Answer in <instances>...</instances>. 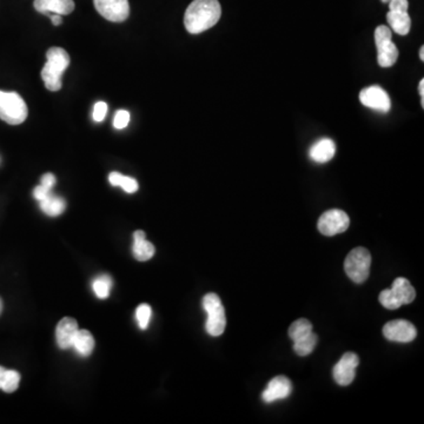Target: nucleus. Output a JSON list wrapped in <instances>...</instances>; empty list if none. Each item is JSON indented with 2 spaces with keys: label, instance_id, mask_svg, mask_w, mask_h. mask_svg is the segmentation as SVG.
Instances as JSON below:
<instances>
[{
  "label": "nucleus",
  "instance_id": "obj_33",
  "mask_svg": "<svg viewBox=\"0 0 424 424\" xmlns=\"http://www.w3.org/2000/svg\"><path fill=\"white\" fill-rule=\"evenodd\" d=\"M51 20H52V24L55 27H59L62 25V22H63V19H62V15H51Z\"/></svg>",
  "mask_w": 424,
  "mask_h": 424
},
{
  "label": "nucleus",
  "instance_id": "obj_22",
  "mask_svg": "<svg viewBox=\"0 0 424 424\" xmlns=\"http://www.w3.org/2000/svg\"><path fill=\"white\" fill-rule=\"evenodd\" d=\"M310 332H313V324L310 320H305V318L296 320L289 327V337L294 342L309 335Z\"/></svg>",
  "mask_w": 424,
  "mask_h": 424
},
{
  "label": "nucleus",
  "instance_id": "obj_6",
  "mask_svg": "<svg viewBox=\"0 0 424 424\" xmlns=\"http://www.w3.org/2000/svg\"><path fill=\"white\" fill-rule=\"evenodd\" d=\"M375 44L377 48V62L381 67H391L398 59V50L393 43L390 27H377L375 31Z\"/></svg>",
  "mask_w": 424,
  "mask_h": 424
},
{
  "label": "nucleus",
  "instance_id": "obj_20",
  "mask_svg": "<svg viewBox=\"0 0 424 424\" xmlns=\"http://www.w3.org/2000/svg\"><path fill=\"white\" fill-rule=\"evenodd\" d=\"M39 203H41V209L43 212L50 217L59 216L66 209V203H65L63 198L58 197V196H55L52 194L50 195L49 197L39 202Z\"/></svg>",
  "mask_w": 424,
  "mask_h": 424
},
{
  "label": "nucleus",
  "instance_id": "obj_14",
  "mask_svg": "<svg viewBox=\"0 0 424 424\" xmlns=\"http://www.w3.org/2000/svg\"><path fill=\"white\" fill-rule=\"evenodd\" d=\"M78 330L77 320L75 318H71V317H64L63 320L57 324V344H58L60 349H69L72 346L76 334Z\"/></svg>",
  "mask_w": 424,
  "mask_h": 424
},
{
  "label": "nucleus",
  "instance_id": "obj_34",
  "mask_svg": "<svg viewBox=\"0 0 424 424\" xmlns=\"http://www.w3.org/2000/svg\"><path fill=\"white\" fill-rule=\"evenodd\" d=\"M418 92H420L421 94L422 108H424V79H421L420 84H418Z\"/></svg>",
  "mask_w": 424,
  "mask_h": 424
},
{
  "label": "nucleus",
  "instance_id": "obj_29",
  "mask_svg": "<svg viewBox=\"0 0 424 424\" xmlns=\"http://www.w3.org/2000/svg\"><path fill=\"white\" fill-rule=\"evenodd\" d=\"M106 112H108V104L104 101H98L97 104L94 105V108H93V120H94V122H98V123L103 122L105 120Z\"/></svg>",
  "mask_w": 424,
  "mask_h": 424
},
{
  "label": "nucleus",
  "instance_id": "obj_23",
  "mask_svg": "<svg viewBox=\"0 0 424 424\" xmlns=\"http://www.w3.org/2000/svg\"><path fill=\"white\" fill-rule=\"evenodd\" d=\"M316 344L317 336L313 332H310L309 335L294 342L295 353L299 356H308L316 348Z\"/></svg>",
  "mask_w": 424,
  "mask_h": 424
},
{
  "label": "nucleus",
  "instance_id": "obj_27",
  "mask_svg": "<svg viewBox=\"0 0 424 424\" xmlns=\"http://www.w3.org/2000/svg\"><path fill=\"white\" fill-rule=\"evenodd\" d=\"M379 299H380L381 304L389 310H396L402 306V304L400 303L397 298L395 297V295L393 294L391 289H386V290L382 291Z\"/></svg>",
  "mask_w": 424,
  "mask_h": 424
},
{
  "label": "nucleus",
  "instance_id": "obj_35",
  "mask_svg": "<svg viewBox=\"0 0 424 424\" xmlns=\"http://www.w3.org/2000/svg\"><path fill=\"white\" fill-rule=\"evenodd\" d=\"M5 372H6V369L0 367V389H1V384H3V381H4Z\"/></svg>",
  "mask_w": 424,
  "mask_h": 424
},
{
  "label": "nucleus",
  "instance_id": "obj_17",
  "mask_svg": "<svg viewBox=\"0 0 424 424\" xmlns=\"http://www.w3.org/2000/svg\"><path fill=\"white\" fill-rule=\"evenodd\" d=\"M395 297L397 298L401 304H410L416 297V291L413 285L410 284L408 279L404 277H398L393 283V287L390 288Z\"/></svg>",
  "mask_w": 424,
  "mask_h": 424
},
{
  "label": "nucleus",
  "instance_id": "obj_24",
  "mask_svg": "<svg viewBox=\"0 0 424 424\" xmlns=\"http://www.w3.org/2000/svg\"><path fill=\"white\" fill-rule=\"evenodd\" d=\"M112 288V279L108 276H101L98 278L94 279L92 284V289L97 297L104 299L108 298L110 295V290Z\"/></svg>",
  "mask_w": 424,
  "mask_h": 424
},
{
  "label": "nucleus",
  "instance_id": "obj_25",
  "mask_svg": "<svg viewBox=\"0 0 424 424\" xmlns=\"http://www.w3.org/2000/svg\"><path fill=\"white\" fill-rule=\"evenodd\" d=\"M19 382H20V375L18 372L15 370H6L5 372L4 381L1 384V390H4L5 393H15L19 387Z\"/></svg>",
  "mask_w": 424,
  "mask_h": 424
},
{
  "label": "nucleus",
  "instance_id": "obj_13",
  "mask_svg": "<svg viewBox=\"0 0 424 424\" xmlns=\"http://www.w3.org/2000/svg\"><path fill=\"white\" fill-rule=\"evenodd\" d=\"M34 8L43 15H70L75 10L73 0H34Z\"/></svg>",
  "mask_w": 424,
  "mask_h": 424
},
{
  "label": "nucleus",
  "instance_id": "obj_4",
  "mask_svg": "<svg viewBox=\"0 0 424 424\" xmlns=\"http://www.w3.org/2000/svg\"><path fill=\"white\" fill-rule=\"evenodd\" d=\"M203 308L208 313L205 329L210 336H220L227 327V317L225 310L218 295L206 294L203 297Z\"/></svg>",
  "mask_w": 424,
  "mask_h": 424
},
{
  "label": "nucleus",
  "instance_id": "obj_9",
  "mask_svg": "<svg viewBox=\"0 0 424 424\" xmlns=\"http://www.w3.org/2000/svg\"><path fill=\"white\" fill-rule=\"evenodd\" d=\"M360 101L365 108L375 111L388 113L390 111L391 101L386 90L381 86L374 85L365 87L360 92Z\"/></svg>",
  "mask_w": 424,
  "mask_h": 424
},
{
  "label": "nucleus",
  "instance_id": "obj_11",
  "mask_svg": "<svg viewBox=\"0 0 424 424\" xmlns=\"http://www.w3.org/2000/svg\"><path fill=\"white\" fill-rule=\"evenodd\" d=\"M358 363H360V358L356 353H344L332 370L336 382L343 387L351 384V382L355 380Z\"/></svg>",
  "mask_w": 424,
  "mask_h": 424
},
{
  "label": "nucleus",
  "instance_id": "obj_16",
  "mask_svg": "<svg viewBox=\"0 0 424 424\" xmlns=\"http://www.w3.org/2000/svg\"><path fill=\"white\" fill-rule=\"evenodd\" d=\"M156 253L153 244L146 241L144 231L137 230L134 234V256L137 261L146 262L153 258Z\"/></svg>",
  "mask_w": 424,
  "mask_h": 424
},
{
  "label": "nucleus",
  "instance_id": "obj_32",
  "mask_svg": "<svg viewBox=\"0 0 424 424\" xmlns=\"http://www.w3.org/2000/svg\"><path fill=\"white\" fill-rule=\"evenodd\" d=\"M56 184V177L52 174H45L41 177V185L46 186L49 189H52L53 186Z\"/></svg>",
  "mask_w": 424,
  "mask_h": 424
},
{
  "label": "nucleus",
  "instance_id": "obj_8",
  "mask_svg": "<svg viewBox=\"0 0 424 424\" xmlns=\"http://www.w3.org/2000/svg\"><path fill=\"white\" fill-rule=\"evenodd\" d=\"M98 13L108 22H125L130 15L129 0H93Z\"/></svg>",
  "mask_w": 424,
  "mask_h": 424
},
{
  "label": "nucleus",
  "instance_id": "obj_15",
  "mask_svg": "<svg viewBox=\"0 0 424 424\" xmlns=\"http://www.w3.org/2000/svg\"><path fill=\"white\" fill-rule=\"evenodd\" d=\"M336 144L335 141L330 138H323L316 141L311 148H310L309 156L313 162L316 163H327L332 160L335 156Z\"/></svg>",
  "mask_w": 424,
  "mask_h": 424
},
{
  "label": "nucleus",
  "instance_id": "obj_1",
  "mask_svg": "<svg viewBox=\"0 0 424 424\" xmlns=\"http://www.w3.org/2000/svg\"><path fill=\"white\" fill-rule=\"evenodd\" d=\"M222 15L218 0H194L186 8L184 25L189 34H198L215 27Z\"/></svg>",
  "mask_w": 424,
  "mask_h": 424
},
{
  "label": "nucleus",
  "instance_id": "obj_26",
  "mask_svg": "<svg viewBox=\"0 0 424 424\" xmlns=\"http://www.w3.org/2000/svg\"><path fill=\"white\" fill-rule=\"evenodd\" d=\"M153 310L149 304H141L136 310V318L141 330H146L149 327L150 320H151Z\"/></svg>",
  "mask_w": 424,
  "mask_h": 424
},
{
  "label": "nucleus",
  "instance_id": "obj_2",
  "mask_svg": "<svg viewBox=\"0 0 424 424\" xmlns=\"http://www.w3.org/2000/svg\"><path fill=\"white\" fill-rule=\"evenodd\" d=\"M48 62L41 70V78L45 87L49 91H59L62 89V77L70 65V56L62 48H51L46 53Z\"/></svg>",
  "mask_w": 424,
  "mask_h": 424
},
{
  "label": "nucleus",
  "instance_id": "obj_38",
  "mask_svg": "<svg viewBox=\"0 0 424 424\" xmlns=\"http://www.w3.org/2000/svg\"><path fill=\"white\" fill-rule=\"evenodd\" d=\"M382 3H389V0H381Z\"/></svg>",
  "mask_w": 424,
  "mask_h": 424
},
{
  "label": "nucleus",
  "instance_id": "obj_12",
  "mask_svg": "<svg viewBox=\"0 0 424 424\" xmlns=\"http://www.w3.org/2000/svg\"><path fill=\"white\" fill-rule=\"evenodd\" d=\"M292 386L289 379L285 376H277L268 383V387L262 395L263 401L267 403L275 402L278 400H284L291 394Z\"/></svg>",
  "mask_w": 424,
  "mask_h": 424
},
{
  "label": "nucleus",
  "instance_id": "obj_31",
  "mask_svg": "<svg viewBox=\"0 0 424 424\" xmlns=\"http://www.w3.org/2000/svg\"><path fill=\"white\" fill-rule=\"evenodd\" d=\"M51 190H52V189H49V188H46V186L41 185H41H38L37 188L34 189V198H36L37 201H43V199H45L46 197H49L50 195L52 194Z\"/></svg>",
  "mask_w": 424,
  "mask_h": 424
},
{
  "label": "nucleus",
  "instance_id": "obj_10",
  "mask_svg": "<svg viewBox=\"0 0 424 424\" xmlns=\"http://www.w3.org/2000/svg\"><path fill=\"white\" fill-rule=\"evenodd\" d=\"M383 335L391 342L409 343L416 339L417 330L408 320H391L384 325Z\"/></svg>",
  "mask_w": 424,
  "mask_h": 424
},
{
  "label": "nucleus",
  "instance_id": "obj_5",
  "mask_svg": "<svg viewBox=\"0 0 424 424\" xmlns=\"http://www.w3.org/2000/svg\"><path fill=\"white\" fill-rule=\"evenodd\" d=\"M372 255L365 248L351 250L344 262V270L349 278L355 283H363L370 274Z\"/></svg>",
  "mask_w": 424,
  "mask_h": 424
},
{
  "label": "nucleus",
  "instance_id": "obj_30",
  "mask_svg": "<svg viewBox=\"0 0 424 424\" xmlns=\"http://www.w3.org/2000/svg\"><path fill=\"white\" fill-rule=\"evenodd\" d=\"M408 0H389V10L395 12H408Z\"/></svg>",
  "mask_w": 424,
  "mask_h": 424
},
{
  "label": "nucleus",
  "instance_id": "obj_19",
  "mask_svg": "<svg viewBox=\"0 0 424 424\" xmlns=\"http://www.w3.org/2000/svg\"><path fill=\"white\" fill-rule=\"evenodd\" d=\"M72 346L83 358H87L94 349V339L92 334L87 330H78L76 334Z\"/></svg>",
  "mask_w": 424,
  "mask_h": 424
},
{
  "label": "nucleus",
  "instance_id": "obj_18",
  "mask_svg": "<svg viewBox=\"0 0 424 424\" xmlns=\"http://www.w3.org/2000/svg\"><path fill=\"white\" fill-rule=\"evenodd\" d=\"M387 20L390 25V30L394 31L401 36H407L410 32L411 27V19L408 12L389 11L387 15Z\"/></svg>",
  "mask_w": 424,
  "mask_h": 424
},
{
  "label": "nucleus",
  "instance_id": "obj_3",
  "mask_svg": "<svg viewBox=\"0 0 424 424\" xmlns=\"http://www.w3.org/2000/svg\"><path fill=\"white\" fill-rule=\"evenodd\" d=\"M27 103L17 92L0 91V120L10 125H19L27 118Z\"/></svg>",
  "mask_w": 424,
  "mask_h": 424
},
{
  "label": "nucleus",
  "instance_id": "obj_7",
  "mask_svg": "<svg viewBox=\"0 0 424 424\" xmlns=\"http://www.w3.org/2000/svg\"><path fill=\"white\" fill-rule=\"evenodd\" d=\"M350 225L349 216L339 209H332L324 212L318 220V230L324 236H335L348 230Z\"/></svg>",
  "mask_w": 424,
  "mask_h": 424
},
{
  "label": "nucleus",
  "instance_id": "obj_36",
  "mask_svg": "<svg viewBox=\"0 0 424 424\" xmlns=\"http://www.w3.org/2000/svg\"><path fill=\"white\" fill-rule=\"evenodd\" d=\"M420 58L422 62H424V46H421Z\"/></svg>",
  "mask_w": 424,
  "mask_h": 424
},
{
  "label": "nucleus",
  "instance_id": "obj_37",
  "mask_svg": "<svg viewBox=\"0 0 424 424\" xmlns=\"http://www.w3.org/2000/svg\"><path fill=\"white\" fill-rule=\"evenodd\" d=\"M1 311H3V302L0 299V313H1Z\"/></svg>",
  "mask_w": 424,
  "mask_h": 424
},
{
  "label": "nucleus",
  "instance_id": "obj_21",
  "mask_svg": "<svg viewBox=\"0 0 424 424\" xmlns=\"http://www.w3.org/2000/svg\"><path fill=\"white\" fill-rule=\"evenodd\" d=\"M108 182L112 186H120L127 194H134L138 190V182L127 176L120 175V172H111L108 176Z\"/></svg>",
  "mask_w": 424,
  "mask_h": 424
},
{
  "label": "nucleus",
  "instance_id": "obj_28",
  "mask_svg": "<svg viewBox=\"0 0 424 424\" xmlns=\"http://www.w3.org/2000/svg\"><path fill=\"white\" fill-rule=\"evenodd\" d=\"M129 122H130V113L129 112L125 111V110H120V111L115 112V122H113L115 129L123 130L127 127Z\"/></svg>",
  "mask_w": 424,
  "mask_h": 424
}]
</instances>
